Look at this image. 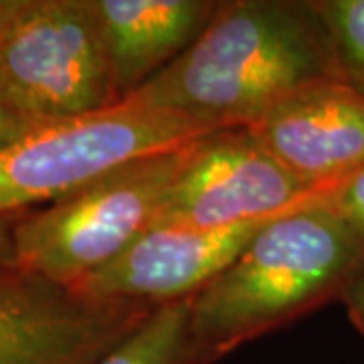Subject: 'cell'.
Masks as SVG:
<instances>
[{
	"mask_svg": "<svg viewBox=\"0 0 364 364\" xmlns=\"http://www.w3.org/2000/svg\"><path fill=\"white\" fill-rule=\"evenodd\" d=\"M342 79L314 2H217L198 39L126 100L207 130L249 128L291 91Z\"/></svg>",
	"mask_w": 364,
	"mask_h": 364,
	"instance_id": "6da1fadb",
	"label": "cell"
},
{
	"mask_svg": "<svg viewBox=\"0 0 364 364\" xmlns=\"http://www.w3.org/2000/svg\"><path fill=\"white\" fill-rule=\"evenodd\" d=\"M324 200L265 223L241 255L191 298L195 364H215L340 299L363 265L364 243Z\"/></svg>",
	"mask_w": 364,
	"mask_h": 364,
	"instance_id": "7a4b0ae2",
	"label": "cell"
},
{
	"mask_svg": "<svg viewBox=\"0 0 364 364\" xmlns=\"http://www.w3.org/2000/svg\"><path fill=\"white\" fill-rule=\"evenodd\" d=\"M198 140L132 160L73 195L13 219L11 265L73 289L154 225Z\"/></svg>",
	"mask_w": 364,
	"mask_h": 364,
	"instance_id": "3957f363",
	"label": "cell"
},
{
	"mask_svg": "<svg viewBox=\"0 0 364 364\" xmlns=\"http://www.w3.org/2000/svg\"><path fill=\"white\" fill-rule=\"evenodd\" d=\"M213 132L134 100L37 126L0 150V223L57 203L132 160Z\"/></svg>",
	"mask_w": 364,
	"mask_h": 364,
	"instance_id": "277c9868",
	"label": "cell"
},
{
	"mask_svg": "<svg viewBox=\"0 0 364 364\" xmlns=\"http://www.w3.org/2000/svg\"><path fill=\"white\" fill-rule=\"evenodd\" d=\"M0 100L35 124L119 104L93 0H0Z\"/></svg>",
	"mask_w": 364,
	"mask_h": 364,
	"instance_id": "5b68a950",
	"label": "cell"
},
{
	"mask_svg": "<svg viewBox=\"0 0 364 364\" xmlns=\"http://www.w3.org/2000/svg\"><path fill=\"white\" fill-rule=\"evenodd\" d=\"M330 193L299 181L249 128L217 130L195 144L152 227L213 231L269 221Z\"/></svg>",
	"mask_w": 364,
	"mask_h": 364,
	"instance_id": "8992f818",
	"label": "cell"
},
{
	"mask_svg": "<svg viewBox=\"0 0 364 364\" xmlns=\"http://www.w3.org/2000/svg\"><path fill=\"white\" fill-rule=\"evenodd\" d=\"M90 301L21 269L0 272V364H93L156 310Z\"/></svg>",
	"mask_w": 364,
	"mask_h": 364,
	"instance_id": "52a82bcc",
	"label": "cell"
},
{
	"mask_svg": "<svg viewBox=\"0 0 364 364\" xmlns=\"http://www.w3.org/2000/svg\"><path fill=\"white\" fill-rule=\"evenodd\" d=\"M265 223L213 231L150 227L116 259L71 291L90 301H146L154 306L193 298L241 255Z\"/></svg>",
	"mask_w": 364,
	"mask_h": 364,
	"instance_id": "ba28073f",
	"label": "cell"
},
{
	"mask_svg": "<svg viewBox=\"0 0 364 364\" xmlns=\"http://www.w3.org/2000/svg\"><path fill=\"white\" fill-rule=\"evenodd\" d=\"M273 156L312 188L334 191L364 166V93L318 79L249 126Z\"/></svg>",
	"mask_w": 364,
	"mask_h": 364,
	"instance_id": "9c48e42d",
	"label": "cell"
},
{
	"mask_svg": "<svg viewBox=\"0 0 364 364\" xmlns=\"http://www.w3.org/2000/svg\"><path fill=\"white\" fill-rule=\"evenodd\" d=\"M117 100L176 61L213 18L207 0H93Z\"/></svg>",
	"mask_w": 364,
	"mask_h": 364,
	"instance_id": "30bf717a",
	"label": "cell"
},
{
	"mask_svg": "<svg viewBox=\"0 0 364 364\" xmlns=\"http://www.w3.org/2000/svg\"><path fill=\"white\" fill-rule=\"evenodd\" d=\"M188 322L191 298L162 304L93 364H195Z\"/></svg>",
	"mask_w": 364,
	"mask_h": 364,
	"instance_id": "8fae6325",
	"label": "cell"
},
{
	"mask_svg": "<svg viewBox=\"0 0 364 364\" xmlns=\"http://www.w3.org/2000/svg\"><path fill=\"white\" fill-rule=\"evenodd\" d=\"M320 16L342 81L364 93V0H318Z\"/></svg>",
	"mask_w": 364,
	"mask_h": 364,
	"instance_id": "7c38bea8",
	"label": "cell"
},
{
	"mask_svg": "<svg viewBox=\"0 0 364 364\" xmlns=\"http://www.w3.org/2000/svg\"><path fill=\"white\" fill-rule=\"evenodd\" d=\"M324 203L364 243V166L340 182Z\"/></svg>",
	"mask_w": 364,
	"mask_h": 364,
	"instance_id": "4fadbf2b",
	"label": "cell"
},
{
	"mask_svg": "<svg viewBox=\"0 0 364 364\" xmlns=\"http://www.w3.org/2000/svg\"><path fill=\"white\" fill-rule=\"evenodd\" d=\"M37 126H43V124L31 122L28 117L21 116L11 105H6L0 100V150L11 146L16 140H21L28 132L35 130Z\"/></svg>",
	"mask_w": 364,
	"mask_h": 364,
	"instance_id": "5bb4252c",
	"label": "cell"
},
{
	"mask_svg": "<svg viewBox=\"0 0 364 364\" xmlns=\"http://www.w3.org/2000/svg\"><path fill=\"white\" fill-rule=\"evenodd\" d=\"M340 299L344 301L352 324L360 330L364 336V261L363 265L352 275V279L346 284Z\"/></svg>",
	"mask_w": 364,
	"mask_h": 364,
	"instance_id": "9a60e30c",
	"label": "cell"
},
{
	"mask_svg": "<svg viewBox=\"0 0 364 364\" xmlns=\"http://www.w3.org/2000/svg\"><path fill=\"white\" fill-rule=\"evenodd\" d=\"M9 225L11 223H0V272L13 267L11 265V243H9Z\"/></svg>",
	"mask_w": 364,
	"mask_h": 364,
	"instance_id": "2e32d148",
	"label": "cell"
}]
</instances>
